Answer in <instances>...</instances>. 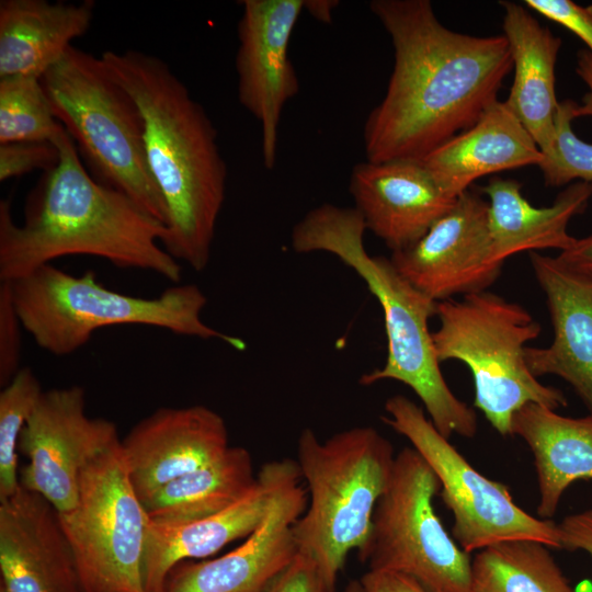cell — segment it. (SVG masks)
I'll list each match as a JSON object with an SVG mask.
<instances>
[{
  "instance_id": "6da1fadb",
  "label": "cell",
  "mask_w": 592,
  "mask_h": 592,
  "mask_svg": "<svg viewBox=\"0 0 592 592\" xmlns=\"http://www.w3.org/2000/svg\"><path fill=\"white\" fill-rule=\"evenodd\" d=\"M395 62L384 99L364 124L366 160H422L470 128L498 100L513 62L502 35L445 27L429 0H373Z\"/></svg>"
},
{
  "instance_id": "7a4b0ae2",
  "label": "cell",
  "mask_w": 592,
  "mask_h": 592,
  "mask_svg": "<svg viewBox=\"0 0 592 592\" xmlns=\"http://www.w3.org/2000/svg\"><path fill=\"white\" fill-rule=\"evenodd\" d=\"M57 164L27 198L24 220L0 201V282H13L65 255H91L179 284L182 266L162 246L166 226L126 194L92 178L64 129Z\"/></svg>"
},
{
  "instance_id": "3957f363",
  "label": "cell",
  "mask_w": 592,
  "mask_h": 592,
  "mask_svg": "<svg viewBox=\"0 0 592 592\" xmlns=\"http://www.w3.org/2000/svg\"><path fill=\"white\" fill-rule=\"evenodd\" d=\"M101 58L143 116L147 162L168 212L162 246L201 272L226 196L227 167L216 128L161 58L136 49L106 50Z\"/></svg>"
},
{
  "instance_id": "277c9868",
  "label": "cell",
  "mask_w": 592,
  "mask_h": 592,
  "mask_svg": "<svg viewBox=\"0 0 592 592\" xmlns=\"http://www.w3.org/2000/svg\"><path fill=\"white\" fill-rule=\"evenodd\" d=\"M365 230L354 207L322 204L294 226L291 244L297 253L335 255L361 276L383 309L387 358L382 368L363 374L360 384L398 380L414 391L442 435L471 439L477 433V414L448 387L429 330L437 301L411 285L390 259L368 254Z\"/></svg>"
},
{
  "instance_id": "5b68a950",
  "label": "cell",
  "mask_w": 592,
  "mask_h": 592,
  "mask_svg": "<svg viewBox=\"0 0 592 592\" xmlns=\"http://www.w3.org/2000/svg\"><path fill=\"white\" fill-rule=\"evenodd\" d=\"M8 283L23 330L56 356L72 354L98 330L119 325L155 327L246 349L242 339L203 321L207 298L195 284H172L157 297L145 298L105 287L93 271L72 275L53 263Z\"/></svg>"
},
{
  "instance_id": "8992f818",
  "label": "cell",
  "mask_w": 592,
  "mask_h": 592,
  "mask_svg": "<svg viewBox=\"0 0 592 592\" xmlns=\"http://www.w3.org/2000/svg\"><path fill=\"white\" fill-rule=\"evenodd\" d=\"M395 458L391 443L373 426H353L325 441L310 428L300 432L296 462L309 501L293 535L298 551L312 557L331 581L350 551L366 543Z\"/></svg>"
},
{
  "instance_id": "52a82bcc",
  "label": "cell",
  "mask_w": 592,
  "mask_h": 592,
  "mask_svg": "<svg viewBox=\"0 0 592 592\" xmlns=\"http://www.w3.org/2000/svg\"><path fill=\"white\" fill-rule=\"evenodd\" d=\"M41 79L56 118L96 180L166 226L167 206L147 162L141 113L102 58L72 45Z\"/></svg>"
},
{
  "instance_id": "ba28073f",
  "label": "cell",
  "mask_w": 592,
  "mask_h": 592,
  "mask_svg": "<svg viewBox=\"0 0 592 592\" xmlns=\"http://www.w3.org/2000/svg\"><path fill=\"white\" fill-rule=\"evenodd\" d=\"M436 316L440 328L432 338L440 363L466 364L474 405L498 433L512 435L513 417L527 403L567 406L561 390L542 384L527 366L526 343L539 335L540 326L521 305L485 291L439 301Z\"/></svg>"
},
{
  "instance_id": "9c48e42d",
  "label": "cell",
  "mask_w": 592,
  "mask_h": 592,
  "mask_svg": "<svg viewBox=\"0 0 592 592\" xmlns=\"http://www.w3.org/2000/svg\"><path fill=\"white\" fill-rule=\"evenodd\" d=\"M440 489L436 475L413 447L396 454L368 538L357 550L368 570L405 574L426 592L470 591V554L448 534L433 506Z\"/></svg>"
},
{
  "instance_id": "30bf717a",
  "label": "cell",
  "mask_w": 592,
  "mask_h": 592,
  "mask_svg": "<svg viewBox=\"0 0 592 592\" xmlns=\"http://www.w3.org/2000/svg\"><path fill=\"white\" fill-rule=\"evenodd\" d=\"M59 519L83 592H147L150 519L132 485L121 440L84 469L76 504Z\"/></svg>"
},
{
  "instance_id": "8fae6325",
  "label": "cell",
  "mask_w": 592,
  "mask_h": 592,
  "mask_svg": "<svg viewBox=\"0 0 592 592\" xmlns=\"http://www.w3.org/2000/svg\"><path fill=\"white\" fill-rule=\"evenodd\" d=\"M382 420L409 440L436 475L453 514L452 537L467 554L513 539L560 548L557 523L520 508L509 488L487 478L442 435L422 408L402 395L385 402Z\"/></svg>"
},
{
  "instance_id": "7c38bea8",
  "label": "cell",
  "mask_w": 592,
  "mask_h": 592,
  "mask_svg": "<svg viewBox=\"0 0 592 592\" xmlns=\"http://www.w3.org/2000/svg\"><path fill=\"white\" fill-rule=\"evenodd\" d=\"M119 440L112 421L88 415L81 386L44 390L20 439L19 452L27 458L20 483L66 513L77 502L84 469Z\"/></svg>"
},
{
  "instance_id": "4fadbf2b",
  "label": "cell",
  "mask_w": 592,
  "mask_h": 592,
  "mask_svg": "<svg viewBox=\"0 0 592 592\" xmlns=\"http://www.w3.org/2000/svg\"><path fill=\"white\" fill-rule=\"evenodd\" d=\"M396 270L435 301L487 291L500 276L488 225V202L467 190L412 246L391 253Z\"/></svg>"
},
{
  "instance_id": "5bb4252c",
  "label": "cell",
  "mask_w": 592,
  "mask_h": 592,
  "mask_svg": "<svg viewBox=\"0 0 592 592\" xmlns=\"http://www.w3.org/2000/svg\"><path fill=\"white\" fill-rule=\"evenodd\" d=\"M305 0H243L236 55L238 99L261 126L263 163L276 161L278 127L285 104L299 90L288 56L293 30Z\"/></svg>"
},
{
  "instance_id": "9a60e30c",
  "label": "cell",
  "mask_w": 592,
  "mask_h": 592,
  "mask_svg": "<svg viewBox=\"0 0 592 592\" xmlns=\"http://www.w3.org/2000/svg\"><path fill=\"white\" fill-rule=\"evenodd\" d=\"M298 479L301 475L296 460H271L257 473V483L249 493L216 514L183 523L150 520L144 556L146 591L164 592L167 579L179 563L208 557L247 538L264 520L276 496Z\"/></svg>"
},
{
  "instance_id": "2e32d148",
  "label": "cell",
  "mask_w": 592,
  "mask_h": 592,
  "mask_svg": "<svg viewBox=\"0 0 592 592\" xmlns=\"http://www.w3.org/2000/svg\"><path fill=\"white\" fill-rule=\"evenodd\" d=\"M132 485L145 503L174 479L225 453V420L202 406L162 407L137 422L121 440Z\"/></svg>"
},
{
  "instance_id": "e0dca14e",
  "label": "cell",
  "mask_w": 592,
  "mask_h": 592,
  "mask_svg": "<svg viewBox=\"0 0 592 592\" xmlns=\"http://www.w3.org/2000/svg\"><path fill=\"white\" fill-rule=\"evenodd\" d=\"M0 592H83L58 511L20 486L0 501Z\"/></svg>"
},
{
  "instance_id": "ac0fdd59",
  "label": "cell",
  "mask_w": 592,
  "mask_h": 592,
  "mask_svg": "<svg viewBox=\"0 0 592 592\" xmlns=\"http://www.w3.org/2000/svg\"><path fill=\"white\" fill-rule=\"evenodd\" d=\"M349 191L366 230L392 252L420 240L458 198L437 184L421 160L358 162Z\"/></svg>"
},
{
  "instance_id": "d6986e66",
  "label": "cell",
  "mask_w": 592,
  "mask_h": 592,
  "mask_svg": "<svg viewBox=\"0 0 592 592\" xmlns=\"http://www.w3.org/2000/svg\"><path fill=\"white\" fill-rule=\"evenodd\" d=\"M300 480L276 496L264 520L237 548L215 559L175 566L164 592H259L298 553L293 525L308 504Z\"/></svg>"
},
{
  "instance_id": "ffe728a7",
  "label": "cell",
  "mask_w": 592,
  "mask_h": 592,
  "mask_svg": "<svg viewBox=\"0 0 592 592\" xmlns=\"http://www.w3.org/2000/svg\"><path fill=\"white\" fill-rule=\"evenodd\" d=\"M535 277L546 295L554 328L549 346L525 349L534 376L566 380L592 414V277L557 257L530 253Z\"/></svg>"
},
{
  "instance_id": "44dd1931",
  "label": "cell",
  "mask_w": 592,
  "mask_h": 592,
  "mask_svg": "<svg viewBox=\"0 0 592 592\" xmlns=\"http://www.w3.org/2000/svg\"><path fill=\"white\" fill-rule=\"evenodd\" d=\"M543 153L504 102L497 100L468 129L454 136L421 161L437 184L457 198L477 179L536 164Z\"/></svg>"
},
{
  "instance_id": "7402d4cb",
  "label": "cell",
  "mask_w": 592,
  "mask_h": 592,
  "mask_svg": "<svg viewBox=\"0 0 592 592\" xmlns=\"http://www.w3.org/2000/svg\"><path fill=\"white\" fill-rule=\"evenodd\" d=\"M503 36L512 57L514 77L506 106L526 128L542 152L551 145L559 101L555 67L561 38L543 26L522 4L500 1Z\"/></svg>"
},
{
  "instance_id": "603a6c76",
  "label": "cell",
  "mask_w": 592,
  "mask_h": 592,
  "mask_svg": "<svg viewBox=\"0 0 592 592\" xmlns=\"http://www.w3.org/2000/svg\"><path fill=\"white\" fill-rule=\"evenodd\" d=\"M514 179L492 178L481 187L489 197L488 225L496 261L523 251H565L576 241L567 227L582 214L592 197V182L576 181L561 191L550 206H533Z\"/></svg>"
},
{
  "instance_id": "cb8c5ba5",
  "label": "cell",
  "mask_w": 592,
  "mask_h": 592,
  "mask_svg": "<svg viewBox=\"0 0 592 592\" xmlns=\"http://www.w3.org/2000/svg\"><path fill=\"white\" fill-rule=\"evenodd\" d=\"M94 1H0V78L42 76L90 27Z\"/></svg>"
},
{
  "instance_id": "d4e9b609",
  "label": "cell",
  "mask_w": 592,
  "mask_h": 592,
  "mask_svg": "<svg viewBox=\"0 0 592 592\" xmlns=\"http://www.w3.org/2000/svg\"><path fill=\"white\" fill-rule=\"evenodd\" d=\"M512 435L520 436L533 454L539 493L537 514L549 520L570 485L592 480V414L565 417L527 403L513 417Z\"/></svg>"
},
{
  "instance_id": "484cf974",
  "label": "cell",
  "mask_w": 592,
  "mask_h": 592,
  "mask_svg": "<svg viewBox=\"0 0 592 592\" xmlns=\"http://www.w3.org/2000/svg\"><path fill=\"white\" fill-rule=\"evenodd\" d=\"M257 483L252 456L229 446L213 462L169 482L144 506L151 521L183 523L216 514L242 499Z\"/></svg>"
},
{
  "instance_id": "4316f807",
  "label": "cell",
  "mask_w": 592,
  "mask_h": 592,
  "mask_svg": "<svg viewBox=\"0 0 592 592\" xmlns=\"http://www.w3.org/2000/svg\"><path fill=\"white\" fill-rule=\"evenodd\" d=\"M469 592H576L549 551L532 539H513L475 553Z\"/></svg>"
},
{
  "instance_id": "83f0119b",
  "label": "cell",
  "mask_w": 592,
  "mask_h": 592,
  "mask_svg": "<svg viewBox=\"0 0 592 592\" xmlns=\"http://www.w3.org/2000/svg\"><path fill=\"white\" fill-rule=\"evenodd\" d=\"M62 129L39 77L0 78V144L54 141Z\"/></svg>"
},
{
  "instance_id": "f1b7e54d",
  "label": "cell",
  "mask_w": 592,
  "mask_h": 592,
  "mask_svg": "<svg viewBox=\"0 0 592 592\" xmlns=\"http://www.w3.org/2000/svg\"><path fill=\"white\" fill-rule=\"evenodd\" d=\"M30 367H22L0 391V501L20 488L19 443L43 392Z\"/></svg>"
},
{
  "instance_id": "f546056e",
  "label": "cell",
  "mask_w": 592,
  "mask_h": 592,
  "mask_svg": "<svg viewBox=\"0 0 592 592\" xmlns=\"http://www.w3.org/2000/svg\"><path fill=\"white\" fill-rule=\"evenodd\" d=\"M577 102H559L555 135L538 164L547 186H561L574 180L592 182V143L580 139L572 130Z\"/></svg>"
},
{
  "instance_id": "4dcf8cb0",
  "label": "cell",
  "mask_w": 592,
  "mask_h": 592,
  "mask_svg": "<svg viewBox=\"0 0 592 592\" xmlns=\"http://www.w3.org/2000/svg\"><path fill=\"white\" fill-rule=\"evenodd\" d=\"M59 160L54 141H14L0 144V181L21 177L35 170L53 169Z\"/></svg>"
},
{
  "instance_id": "1f68e13d",
  "label": "cell",
  "mask_w": 592,
  "mask_h": 592,
  "mask_svg": "<svg viewBox=\"0 0 592 592\" xmlns=\"http://www.w3.org/2000/svg\"><path fill=\"white\" fill-rule=\"evenodd\" d=\"M22 329L10 284L0 282V384L2 387L22 368L20 366Z\"/></svg>"
},
{
  "instance_id": "d6a6232c",
  "label": "cell",
  "mask_w": 592,
  "mask_h": 592,
  "mask_svg": "<svg viewBox=\"0 0 592 592\" xmlns=\"http://www.w3.org/2000/svg\"><path fill=\"white\" fill-rule=\"evenodd\" d=\"M334 589L335 582L325 574L319 563L298 551L259 592H334Z\"/></svg>"
},
{
  "instance_id": "836d02e7",
  "label": "cell",
  "mask_w": 592,
  "mask_h": 592,
  "mask_svg": "<svg viewBox=\"0 0 592 592\" xmlns=\"http://www.w3.org/2000/svg\"><path fill=\"white\" fill-rule=\"evenodd\" d=\"M524 3L574 33L592 53V5H580L571 0H526Z\"/></svg>"
},
{
  "instance_id": "e575fe53",
  "label": "cell",
  "mask_w": 592,
  "mask_h": 592,
  "mask_svg": "<svg viewBox=\"0 0 592 592\" xmlns=\"http://www.w3.org/2000/svg\"><path fill=\"white\" fill-rule=\"evenodd\" d=\"M557 528L560 548L581 550L592 558V509L565 516Z\"/></svg>"
},
{
  "instance_id": "d590c367",
  "label": "cell",
  "mask_w": 592,
  "mask_h": 592,
  "mask_svg": "<svg viewBox=\"0 0 592 592\" xmlns=\"http://www.w3.org/2000/svg\"><path fill=\"white\" fill-rule=\"evenodd\" d=\"M360 581L364 592H426L412 578L390 571L368 570Z\"/></svg>"
},
{
  "instance_id": "8d00e7d4",
  "label": "cell",
  "mask_w": 592,
  "mask_h": 592,
  "mask_svg": "<svg viewBox=\"0 0 592 592\" xmlns=\"http://www.w3.org/2000/svg\"><path fill=\"white\" fill-rule=\"evenodd\" d=\"M557 258L570 269L592 277V235L576 239L574 243L561 251Z\"/></svg>"
},
{
  "instance_id": "74e56055",
  "label": "cell",
  "mask_w": 592,
  "mask_h": 592,
  "mask_svg": "<svg viewBox=\"0 0 592 592\" xmlns=\"http://www.w3.org/2000/svg\"><path fill=\"white\" fill-rule=\"evenodd\" d=\"M577 75L588 87V92L583 95L582 102L574 109V118L592 116V53L588 49H581L577 55Z\"/></svg>"
},
{
  "instance_id": "f35d334b",
  "label": "cell",
  "mask_w": 592,
  "mask_h": 592,
  "mask_svg": "<svg viewBox=\"0 0 592 592\" xmlns=\"http://www.w3.org/2000/svg\"><path fill=\"white\" fill-rule=\"evenodd\" d=\"M337 5L338 1L332 0H305L304 9L317 20L323 23H330L332 21V11Z\"/></svg>"
},
{
  "instance_id": "ab89813d",
  "label": "cell",
  "mask_w": 592,
  "mask_h": 592,
  "mask_svg": "<svg viewBox=\"0 0 592 592\" xmlns=\"http://www.w3.org/2000/svg\"><path fill=\"white\" fill-rule=\"evenodd\" d=\"M343 592H364L360 580L350 581Z\"/></svg>"
}]
</instances>
